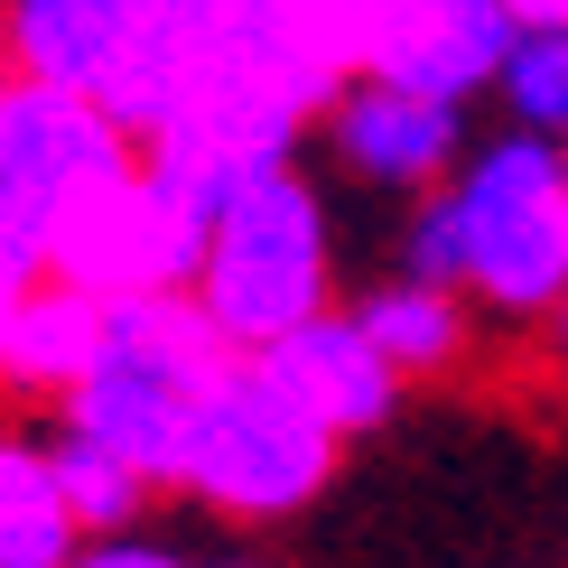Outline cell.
<instances>
[{"instance_id":"6da1fadb","label":"cell","mask_w":568,"mask_h":568,"mask_svg":"<svg viewBox=\"0 0 568 568\" xmlns=\"http://www.w3.org/2000/svg\"><path fill=\"white\" fill-rule=\"evenodd\" d=\"M400 271L485 298L494 317L550 326L568 307V150L531 131L466 150V169L438 196H419L410 233H400Z\"/></svg>"},{"instance_id":"7a4b0ae2","label":"cell","mask_w":568,"mask_h":568,"mask_svg":"<svg viewBox=\"0 0 568 568\" xmlns=\"http://www.w3.org/2000/svg\"><path fill=\"white\" fill-rule=\"evenodd\" d=\"M233 364V345L205 326L196 298H131L103 326V364L84 373V392L65 400V438H93L103 457H122L140 485H178L186 457V410L196 392Z\"/></svg>"},{"instance_id":"3957f363","label":"cell","mask_w":568,"mask_h":568,"mask_svg":"<svg viewBox=\"0 0 568 568\" xmlns=\"http://www.w3.org/2000/svg\"><path fill=\"white\" fill-rule=\"evenodd\" d=\"M336 290V243H326V205L298 169L252 178L243 196L215 205L205 224V262H196V298L205 326L233 354H271L280 336H298L307 317H326Z\"/></svg>"},{"instance_id":"277c9868","label":"cell","mask_w":568,"mask_h":568,"mask_svg":"<svg viewBox=\"0 0 568 568\" xmlns=\"http://www.w3.org/2000/svg\"><path fill=\"white\" fill-rule=\"evenodd\" d=\"M326 476H336V438L252 354H233L215 383L196 392L178 485L196 504H215L224 523H290V513H307L326 494Z\"/></svg>"},{"instance_id":"5b68a950","label":"cell","mask_w":568,"mask_h":568,"mask_svg":"<svg viewBox=\"0 0 568 568\" xmlns=\"http://www.w3.org/2000/svg\"><path fill=\"white\" fill-rule=\"evenodd\" d=\"M196 262H205V215L150 159L122 169L112 186H93V196H75L47 224V280H65V290H84L103 307L196 290Z\"/></svg>"},{"instance_id":"8992f818","label":"cell","mask_w":568,"mask_h":568,"mask_svg":"<svg viewBox=\"0 0 568 568\" xmlns=\"http://www.w3.org/2000/svg\"><path fill=\"white\" fill-rule=\"evenodd\" d=\"M513 38L523 29L504 19V0H373L364 10V75L466 112L476 93H494Z\"/></svg>"},{"instance_id":"52a82bcc","label":"cell","mask_w":568,"mask_h":568,"mask_svg":"<svg viewBox=\"0 0 568 568\" xmlns=\"http://www.w3.org/2000/svg\"><path fill=\"white\" fill-rule=\"evenodd\" d=\"M122 169H140V140L112 122L93 93H57V84H19L10 112H0V186L29 196L47 224L75 196L112 186Z\"/></svg>"},{"instance_id":"ba28073f","label":"cell","mask_w":568,"mask_h":568,"mask_svg":"<svg viewBox=\"0 0 568 568\" xmlns=\"http://www.w3.org/2000/svg\"><path fill=\"white\" fill-rule=\"evenodd\" d=\"M326 140L383 196H438L466 169V112L429 103V93H400V84H373V75H354L326 103Z\"/></svg>"},{"instance_id":"9c48e42d","label":"cell","mask_w":568,"mask_h":568,"mask_svg":"<svg viewBox=\"0 0 568 568\" xmlns=\"http://www.w3.org/2000/svg\"><path fill=\"white\" fill-rule=\"evenodd\" d=\"M252 364L271 373L280 392L298 400L307 419H317L326 438H364V429H383L392 419V400H400V373L373 354V336L354 326V307H326V317H307L298 336H280L271 354H252Z\"/></svg>"},{"instance_id":"30bf717a","label":"cell","mask_w":568,"mask_h":568,"mask_svg":"<svg viewBox=\"0 0 568 568\" xmlns=\"http://www.w3.org/2000/svg\"><path fill=\"white\" fill-rule=\"evenodd\" d=\"M103 326H112V307L103 298H84V290H65V280H38L29 298H19V317H10V345H0V383L10 392H29V400H75L84 392V373L103 364Z\"/></svg>"},{"instance_id":"8fae6325","label":"cell","mask_w":568,"mask_h":568,"mask_svg":"<svg viewBox=\"0 0 568 568\" xmlns=\"http://www.w3.org/2000/svg\"><path fill=\"white\" fill-rule=\"evenodd\" d=\"M354 326L373 336V354L400 373V383H438V373H457L466 364V298L457 290H438V280H410V271H392L383 290H364L354 298Z\"/></svg>"},{"instance_id":"7c38bea8","label":"cell","mask_w":568,"mask_h":568,"mask_svg":"<svg viewBox=\"0 0 568 568\" xmlns=\"http://www.w3.org/2000/svg\"><path fill=\"white\" fill-rule=\"evenodd\" d=\"M84 523L65 513L57 457L38 438H0V568H75Z\"/></svg>"},{"instance_id":"4fadbf2b","label":"cell","mask_w":568,"mask_h":568,"mask_svg":"<svg viewBox=\"0 0 568 568\" xmlns=\"http://www.w3.org/2000/svg\"><path fill=\"white\" fill-rule=\"evenodd\" d=\"M47 457H57V485H65V513L84 523V540H112V531H131L140 523V504H150V485L131 476L122 457H103L93 438H47Z\"/></svg>"},{"instance_id":"5bb4252c","label":"cell","mask_w":568,"mask_h":568,"mask_svg":"<svg viewBox=\"0 0 568 568\" xmlns=\"http://www.w3.org/2000/svg\"><path fill=\"white\" fill-rule=\"evenodd\" d=\"M494 93H504L513 131L568 150V29H523L513 57H504V75H494Z\"/></svg>"},{"instance_id":"9a60e30c","label":"cell","mask_w":568,"mask_h":568,"mask_svg":"<svg viewBox=\"0 0 568 568\" xmlns=\"http://www.w3.org/2000/svg\"><path fill=\"white\" fill-rule=\"evenodd\" d=\"M47 280V215L0 186V290H38Z\"/></svg>"},{"instance_id":"2e32d148","label":"cell","mask_w":568,"mask_h":568,"mask_svg":"<svg viewBox=\"0 0 568 568\" xmlns=\"http://www.w3.org/2000/svg\"><path fill=\"white\" fill-rule=\"evenodd\" d=\"M75 568H186V559L159 550V540H140V531H112V540H84Z\"/></svg>"},{"instance_id":"e0dca14e","label":"cell","mask_w":568,"mask_h":568,"mask_svg":"<svg viewBox=\"0 0 568 568\" xmlns=\"http://www.w3.org/2000/svg\"><path fill=\"white\" fill-rule=\"evenodd\" d=\"M513 29H568V0H504Z\"/></svg>"},{"instance_id":"ac0fdd59","label":"cell","mask_w":568,"mask_h":568,"mask_svg":"<svg viewBox=\"0 0 568 568\" xmlns=\"http://www.w3.org/2000/svg\"><path fill=\"white\" fill-rule=\"evenodd\" d=\"M19 298H29V290H0V345H10V317H19Z\"/></svg>"},{"instance_id":"d6986e66","label":"cell","mask_w":568,"mask_h":568,"mask_svg":"<svg viewBox=\"0 0 568 568\" xmlns=\"http://www.w3.org/2000/svg\"><path fill=\"white\" fill-rule=\"evenodd\" d=\"M550 345H559V364H568V307H559V317H550Z\"/></svg>"},{"instance_id":"ffe728a7","label":"cell","mask_w":568,"mask_h":568,"mask_svg":"<svg viewBox=\"0 0 568 568\" xmlns=\"http://www.w3.org/2000/svg\"><path fill=\"white\" fill-rule=\"evenodd\" d=\"M10 93H19V75H10V57H0V112H10Z\"/></svg>"}]
</instances>
